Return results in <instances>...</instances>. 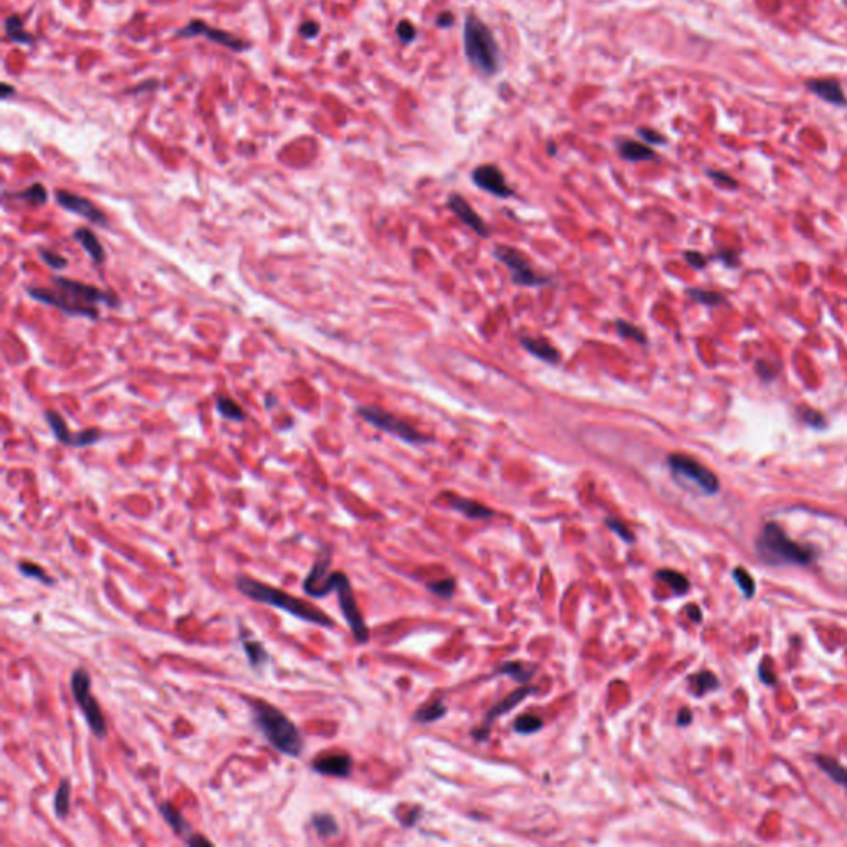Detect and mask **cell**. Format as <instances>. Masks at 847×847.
<instances>
[{"label": "cell", "mask_w": 847, "mask_h": 847, "mask_svg": "<svg viewBox=\"0 0 847 847\" xmlns=\"http://www.w3.org/2000/svg\"><path fill=\"white\" fill-rule=\"evenodd\" d=\"M331 566V555L330 553H320L318 558L313 563L310 572L303 581V591L308 596L313 597H325L335 591L338 594V604L342 613V618L346 619L350 626L352 635L359 644H366L369 640V629L364 623L357 602L352 592L351 582L347 576L341 571H330Z\"/></svg>", "instance_id": "cell-1"}, {"label": "cell", "mask_w": 847, "mask_h": 847, "mask_svg": "<svg viewBox=\"0 0 847 847\" xmlns=\"http://www.w3.org/2000/svg\"><path fill=\"white\" fill-rule=\"evenodd\" d=\"M52 283L55 290H50V288H27V293L33 300L55 306L63 313H67V315L90 318V320H98V316H100L96 308L100 303L108 306H117V298L115 295L93 285L70 280V278L65 277H53Z\"/></svg>", "instance_id": "cell-2"}, {"label": "cell", "mask_w": 847, "mask_h": 847, "mask_svg": "<svg viewBox=\"0 0 847 847\" xmlns=\"http://www.w3.org/2000/svg\"><path fill=\"white\" fill-rule=\"evenodd\" d=\"M235 586H237V589L242 592L243 596H247L248 599L260 602V604L272 606V608L282 609L285 611V613L292 614L293 618L305 621V623L316 624L320 626V628H335V621L328 614L323 613V611L318 609L316 606H313L311 602L288 594L287 591L278 589V587L268 586L265 582L255 580V577L238 575L235 577Z\"/></svg>", "instance_id": "cell-3"}, {"label": "cell", "mask_w": 847, "mask_h": 847, "mask_svg": "<svg viewBox=\"0 0 847 847\" xmlns=\"http://www.w3.org/2000/svg\"><path fill=\"white\" fill-rule=\"evenodd\" d=\"M253 722L265 737V740L285 756L300 758L305 748L301 732L292 718H288L280 708L262 698H248Z\"/></svg>", "instance_id": "cell-4"}, {"label": "cell", "mask_w": 847, "mask_h": 847, "mask_svg": "<svg viewBox=\"0 0 847 847\" xmlns=\"http://www.w3.org/2000/svg\"><path fill=\"white\" fill-rule=\"evenodd\" d=\"M756 553L763 561L773 566H806L816 560V550L793 541L776 523H766L756 540Z\"/></svg>", "instance_id": "cell-5"}, {"label": "cell", "mask_w": 847, "mask_h": 847, "mask_svg": "<svg viewBox=\"0 0 847 847\" xmlns=\"http://www.w3.org/2000/svg\"><path fill=\"white\" fill-rule=\"evenodd\" d=\"M463 50L470 65L480 75L492 76L500 70V48L487 23L468 16L463 23Z\"/></svg>", "instance_id": "cell-6"}, {"label": "cell", "mask_w": 847, "mask_h": 847, "mask_svg": "<svg viewBox=\"0 0 847 847\" xmlns=\"http://www.w3.org/2000/svg\"><path fill=\"white\" fill-rule=\"evenodd\" d=\"M70 685L73 698H75L76 705L83 712V717H85L93 735H95L98 740L106 738V720L103 717L101 707L100 703H98L96 697L91 693V677L90 674H88V670L83 667L75 669V672L71 674Z\"/></svg>", "instance_id": "cell-7"}, {"label": "cell", "mask_w": 847, "mask_h": 847, "mask_svg": "<svg viewBox=\"0 0 847 847\" xmlns=\"http://www.w3.org/2000/svg\"><path fill=\"white\" fill-rule=\"evenodd\" d=\"M357 414H359V417L362 420H366V422L373 425V427L383 430V432H386V434H391L393 437L404 440V442H408V444L420 445V444L430 442L429 435L419 432V430L415 429L414 425H410L408 420L399 419L398 415L391 414V413H388V410H383L379 408H371V405L362 408L361 405V408H357Z\"/></svg>", "instance_id": "cell-8"}, {"label": "cell", "mask_w": 847, "mask_h": 847, "mask_svg": "<svg viewBox=\"0 0 847 847\" xmlns=\"http://www.w3.org/2000/svg\"><path fill=\"white\" fill-rule=\"evenodd\" d=\"M667 463L670 470H672L674 477L692 482V485L697 487L705 495H715L720 490L717 475L693 457H688V455L684 454H672L669 455Z\"/></svg>", "instance_id": "cell-9"}, {"label": "cell", "mask_w": 847, "mask_h": 847, "mask_svg": "<svg viewBox=\"0 0 847 847\" xmlns=\"http://www.w3.org/2000/svg\"><path fill=\"white\" fill-rule=\"evenodd\" d=\"M493 255L498 262H502L512 273L513 283L520 287H545L550 283V278L541 277L535 272L525 253L508 246H497Z\"/></svg>", "instance_id": "cell-10"}, {"label": "cell", "mask_w": 847, "mask_h": 847, "mask_svg": "<svg viewBox=\"0 0 847 847\" xmlns=\"http://www.w3.org/2000/svg\"><path fill=\"white\" fill-rule=\"evenodd\" d=\"M175 35L184 37V38L204 37V38H207L209 42L217 43V45H222L225 48H229V50L237 52V53L246 52L250 48V43L243 40V38L234 35V33H230V32L220 30V28L210 27L209 23H205L204 21H199V18L197 21H190L188 25L179 28V30L175 32Z\"/></svg>", "instance_id": "cell-11"}, {"label": "cell", "mask_w": 847, "mask_h": 847, "mask_svg": "<svg viewBox=\"0 0 847 847\" xmlns=\"http://www.w3.org/2000/svg\"><path fill=\"white\" fill-rule=\"evenodd\" d=\"M45 419L58 442L70 445V447H90L103 437L101 430L98 429H86L80 434H71V430L68 429L67 422L57 410H47Z\"/></svg>", "instance_id": "cell-12"}, {"label": "cell", "mask_w": 847, "mask_h": 847, "mask_svg": "<svg viewBox=\"0 0 847 847\" xmlns=\"http://www.w3.org/2000/svg\"><path fill=\"white\" fill-rule=\"evenodd\" d=\"M472 180L477 188L500 199H508L513 195V189L507 184L505 175L495 164H482L475 168Z\"/></svg>", "instance_id": "cell-13"}, {"label": "cell", "mask_w": 847, "mask_h": 847, "mask_svg": "<svg viewBox=\"0 0 847 847\" xmlns=\"http://www.w3.org/2000/svg\"><path fill=\"white\" fill-rule=\"evenodd\" d=\"M55 197H57V202L60 204L63 209L68 210V212L81 215V217H85L86 220H90V222H93V224L100 225V227H106L108 225L106 214L103 212L100 207H96V205L93 204L91 200H88L86 197H81V195L68 192V190H57Z\"/></svg>", "instance_id": "cell-14"}, {"label": "cell", "mask_w": 847, "mask_h": 847, "mask_svg": "<svg viewBox=\"0 0 847 847\" xmlns=\"http://www.w3.org/2000/svg\"><path fill=\"white\" fill-rule=\"evenodd\" d=\"M533 692H535V688L528 687V685H525V687L517 688L515 692H512L510 695H508V697L503 698L502 702H498L495 705V707L488 710V713L485 715V722H483L482 727L477 728V730H473V733H472L473 738H477L478 742H485L487 738L490 737L492 723L495 722V718L502 717V715H505V713L510 712V710L515 708L517 705H520L526 697H530V695Z\"/></svg>", "instance_id": "cell-15"}, {"label": "cell", "mask_w": 847, "mask_h": 847, "mask_svg": "<svg viewBox=\"0 0 847 847\" xmlns=\"http://www.w3.org/2000/svg\"><path fill=\"white\" fill-rule=\"evenodd\" d=\"M311 770L323 776L347 778L352 771V758L347 753H325L313 760Z\"/></svg>", "instance_id": "cell-16"}, {"label": "cell", "mask_w": 847, "mask_h": 847, "mask_svg": "<svg viewBox=\"0 0 847 847\" xmlns=\"http://www.w3.org/2000/svg\"><path fill=\"white\" fill-rule=\"evenodd\" d=\"M447 205H449V209L452 210V212L460 219V222H463L467 227L472 229L475 234H478L480 237H488V235H490L488 225L483 222V219L480 217L477 212H475L472 205H470L467 200L462 197V195L452 194L447 200Z\"/></svg>", "instance_id": "cell-17"}, {"label": "cell", "mask_w": 847, "mask_h": 847, "mask_svg": "<svg viewBox=\"0 0 847 847\" xmlns=\"http://www.w3.org/2000/svg\"><path fill=\"white\" fill-rule=\"evenodd\" d=\"M806 86L809 88V90L817 95L822 100L827 101V103H832V105H846V96H844V91H842L841 88V83L837 80H832V78H826V80H809L806 83Z\"/></svg>", "instance_id": "cell-18"}, {"label": "cell", "mask_w": 847, "mask_h": 847, "mask_svg": "<svg viewBox=\"0 0 847 847\" xmlns=\"http://www.w3.org/2000/svg\"><path fill=\"white\" fill-rule=\"evenodd\" d=\"M522 346L525 350L538 357L540 361H545L548 364H558L561 362V352L551 345L550 341L543 340V338H522Z\"/></svg>", "instance_id": "cell-19"}, {"label": "cell", "mask_w": 847, "mask_h": 847, "mask_svg": "<svg viewBox=\"0 0 847 847\" xmlns=\"http://www.w3.org/2000/svg\"><path fill=\"white\" fill-rule=\"evenodd\" d=\"M159 812H161V814H163L164 821L168 822V826L171 827V829L174 831V834L179 836V837H183L184 842L188 841L189 837L194 834L192 827H190L188 819H185L183 812H180L178 809V807H175L173 805V802H169V801L161 802Z\"/></svg>", "instance_id": "cell-20"}, {"label": "cell", "mask_w": 847, "mask_h": 847, "mask_svg": "<svg viewBox=\"0 0 847 847\" xmlns=\"http://www.w3.org/2000/svg\"><path fill=\"white\" fill-rule=\"evenodd\" d=\"M618 151L619 156L630 163H643V161H652L655 159L654 149L644 143H638L633 139H621L618 141Z\"/></svg>", "instance_id": "cell-21"}, {"label": "cell", "mask_w": 847, "mask_h": 847, "mask_svg": "<svg viewBox=\"0 0 847 847\" xmlns=\"http://www.w3.org/2000/svg\"><path fill=\"white\" fill-rule=\"evenodd\" d=\"M449 505L452 507L454 510L460 512L467 518H472V520H485V518L493 517L492 508L482 505V503H478V502L468 500V498L450 497Z\"/></svg>", "instance_id": "cell-22"}, {"label": "cell", "mask_w": 847, "mask_h": 847, "mask_svg": "<svg viewBox=\"0 0 847 847\" xmlns=\"http://www.w3.org/2000/svg\"><path fill=\"white\" fill-rule=\"evenodd\" d=\"M73 237H75V240H78V242L81 243V247L85 248V252L90 255L93 262L98 263V265L105 262V257H106L105 248H103L101 242L98 240L96 235L93 234L90 229H85V227L76 229L75 232H73Z\"/></svg>", "instance_id": "cell-23"}, {"label": "cell", "mask_w": 847, "mask_h": 847, "mask_svg": "<svg viewBox=\"0 0 847 847\" xmlns=\"http://www.w3.org/2000/svg\"><path fill=\"white\" fill-rule=\"evenodd\" d=\"M240 644H242V649L247 655L250 667L260 669L262 665L267 664L268 652L262 643L252 638H246V635H240Z\"/></svg>", "instance_id": "cell-24"}, {"label": "cell", "mask_w": 847, "mask_h": 847, "mask_svg": "<svg viewBox=\"0 0 847 847\" xmlns=\"http://www.w3.org/2000/svg\"><path fill=\"white\" fill-rule=\"evenodd\" d=\"M70 800H71V781L68 778H62L60 785L55 791L53 797V812L58 819H65L70 812Z\"/></svg>", "instance_id": "cell-25"}, {"label": "cell", "mask_w": 847, "mask_h": 847, "mask_svg": "<svg viewBox=\"0 0 847 847\" xmlns=\"http://www.w3.org/2000/svg\"><path fill=\"white\" fill-rule=\"evenodd\" d=\"M816 763L821 771H824L836 785H839L847 790V768L842 766L839 761L832 760L829 756H816Z\"/></svg>", "instance_id": "cell-26"}, {"label": "cell", "mask_w": 847, "mask_h": 847, "mask_svg": "<svg viewBox=\"0 0 847 847\" xmlns=\"http://www.w3.org/2000/svg\"><path fill=\"white\" fill-rule=\"evenodd\" d=\"M311 827L321 839L338 836V832H340V826H338L335 816H331L330 812H316V814H313Z\"/></svg>", "instance_id": "cell-27"}, {"label": "cell", "mask_w": 847, "mask_h": 847, "mask_svg": "<svg viewBox=\"0 0 847 847\" xmlns=\"http://www.w3.org/2000/svg\"><path fill=\"white\" fill-rule=\"evenodd\" d=\"M6 33L7 38L13 43H22V45H32L33 37L23 28V21L17 13L7 17L6 21Z\"/></svg>", "instance_id": "cell-28"}, {"label": "cell", "mask_w": 847, "mask_h": 847, "mask_svg": "<svg viewBox=\"0 0 847 847\" xmlns=\"http://www.w3.org/2000/svg\"><path fill=\"white\" fill-rule=\"evenodd\" d=\"M535 670H536V667L533 664H525V662H518V660H513V662H505L502 667H498L497 672L508 675V677L515 679L517 682H520V684H526L528 680L533 677Z\"/></svg>", "instance_id": "cell-29"}, {"label": "cell", "mask_w": 847, "mask_h": 847, "mask_svg": "<svg viewBox=\"0 0 847 847\" xmlns=\"http://www.w3.org/2000/svg\"><path fill=\"white\" fill-rule=\"evenodd\" d=\"M655 576H657V580L664 581L677 596H684L690 589L687 577L674 570H660Z\"/></svg>", "instance_id": "cell-30"}, {"label": "cell", "mask_w": 847, "mask_h": 847, "mask_svg": "<svg viewBox=\"0 0 847 847\" xmlns=\"http://www.w3.org/2000/svg\"><path fill=\"white\" fill-rule=\"evenodd\" d=\"M690 684H692L693 693L697 695V697H702V695L710 692V690H715L718 687V679L715 677L712 672H708V670H703V672L693 674L692 677H690Z\"/></svg>", "instance_id": "cell-31"}, {"label": "cell", "mask_w": 847, "mask_h": 847, "mask_svg": "<svg viewBox=\"0 0 847 847\" xmlns=\"http://www.w3.org/2000/svg\"><path fill=\"white\" fill-rule=\"evenodd\" d=\"M217 410L220 415L230 420H246L247 414L240 405L235 403L229 396H219L217 398Z\"/></svg>", "instance_id": "cell-32"}, {"label": "cell", "mask_w": 847, "mask_h": 847, "mask_svg": "<svg viewBox=\"0 0 847 847\" xmlns=\"http://www.w3.org/2000/svg\"><path fill=\"white\" fill-rule=\"evenodd\" d=\"M616 331H618V335L624 338V340H630L638 342V345H647V336H645L644 330H640L634 323L618 320L616 321Z\"/></svg>", "instance_id": "cell-33"}, {"label": "cell", "mask_w": 847, "mask_h": 847, "mask_svg": "<svg viewBox=\"0 0 847 847\" xmlns=\"http://www.w3.org/2000/svg\"><path fill=\"white\" fill-rule=\"evenodd\" d=\"M541 728H543V718L538 717V715H531V713L522 715V717H518L515 720V723H513V730H515L517 733H522V735H531V733L540 732Z\"/></svg>", "instance_id": "cell-34"}, {"label": "cell", "mask_w": 847, "mask_h": 847, "mask_svg": "<svg viewBox=\"0 0 847 847\" xmlns=\"http://www.w3.org/2000/svg\"><path fill=\"white\" fill-rule=\"evenodd\" d=\"M13 197L18 200H25V202L33 204V205H42L48 200V192H47L45 185L37 183V184H32L30 188H27L25 190H22V192H17Z\"/></svg>", "instance_id": "cell-35"}, {"label": "cell", "mask_w": 847, "mask_h": 847, "mask_svg": "<svg viewBox=\"0 0 847 847\" xmlns=\"http://www.w3.org/2000/svg\"><path fill=\"white\" fill-rule=\"evenodd\" d=\"M445 713H447V707H445L442 702H432L424 705L422 708H419L417 712H415V720H419L420 723H430L442 718Z\"/></svg>", "instance_id": "cell-36"}, {"label": "cell", "mask_w": 847, "mask_h": 847, "mask_svg": "<svg viewBox=\"0 0 847 847\" xmlns=\"http://www.w3.org/2000/svg\"><path fill=\"white\" fill-rule=\"evenodd\" d=\"M687 293L693 301H698V303H702V305H707V306H718V305H722V303H725V296L720 295V293H717V292L700 290V288H690Z\"/></svg>", "instance_id": "cell-37"}, {"label": "cell", "mask_w": 847, "mask_h": 847, "mask_svg": "<svg viewBox=\"0 0 847 847\" xmlns=\"http://www.w3.org/2000/svg\"><path fill=\"white\" fill-rule=\"evenodd\" d=\"M18 571H21V575H23L25 577L37 580V581L43 582V584H53V580L47 575L45 570H42L40 566L33 565V563H30V561L18 563Z\"/></svg>", "instance_id": "cell-38"}, {"label": "cell", "mask_w": 847, "mask_h": 847, "mask_svg": "<svg viewBox=\"0 0 847 847\" xmlns=\"http://www.w3.org/2000/svg\"><path fill=\"white\" fill-rule=\"evenodd\" d=\"M733 577H735L737 584L740 589L743 591V594L747 597H751L755 594V580L750 576V572H748L745 567H735V571H733Z\"/></svg>", "instance_id": "cell-39"}, {"label": "cell", "mask_w": 847, "mask_h": 847, "mask_svg": "<svg viewBox=\"0 0 847 847\" xmlns=\"http://www.w3.org/2000/svg\"><path fill=\"white\" fill-rule=\"evenodd\" d=\"M604 523H606V525H608V526L611 528V530H613V531L616 533V535H618V536H619L621 540H623V541L629 543V545H630V543H634V541H635L634 533L630 531V528H629L628 525H626L624 522H621L619 518H616V517H609V518H606V522H604Z\"/></svg>", "instance_id": "cell-40"}, {"label": "cell", "mask_w": 847, "mask_h": 847, "mask_svg": "<svg viewBox=\"0 0 847 847\" xmlns=\"http://www.w3.org/2000/svg\"><path fill=\"white\" fill-rule=\"evenodd\" d=\"M427 589L432 591L434 594L439 597H452V594L455 592V580H452V577H447V580L429 582Z\"/></svg>", "instance_id": "cell-41"}, {"label": "cell", "mask_w": 847, "mask_h": 847, "mask_svg": "<svg viewBox=\"0 0 847 847\" xmlns=\"http://www.w3.org/2000/svg\"><path fill=\"white\" fill-rule=\"evenodd\" d=\"M800 415H801V419L805 420V422L807 425H811V427H814V429L826 427L824 415H822L821 413H817V410H814V409H811V408H801L800 409Z\"/></svg>", "instance_id": "cell-42"}, {"label": "cell", "mask_w": 847, "mask_h": 847, "mask_svg": "<svg viewBox=\"0 0 847 847\" xmlns=\"http://www.w3.org/2000/svg\"><path fill=\"white\" fill-rule=\"evenodd\" d=\"M40 258L43 262L47 263L48 267H52L53 270H63V268L67 267V258H63L60 253L53 252V250H48V248H40Z\"/></svg>", "instance_id": "cell-43"}, {"label": "cell", "mask_w": 847, "mask_h": 847, "mask_svg": "<svg viewBox=\"0 0 847 847\" xmlns=\"http://www.w3.org/2000/svg\"><path fill=\"white\" fill-rule=\"evenodd\" d=\"M756 373L763 381H773L778 376V373H780V368L770 361L760 359L756 362Z\"/></svg>", "instance_id": "cell-44"}, {"label": "cell", "mask_w": 847, "mask_h": 847, "mask_svg": "<svg viewBox=\"0 0 847 847\" xmlns=\"http://www.w3.org/2000/svg\"><path fill=\"white\" fill-rule=\"evenodd\" d=\"M396 33H398V37L404 43H410L417 37V30H415V27L409 21H401L398 23V28H396Z\"/></svg>", "instance_id": "cell-45"}, {"label": "cell", "mask_w": 847, "mask_h": 847, "mask_svg": "<svg viewBox=\"0 0 847 847\" xmlns=\"http://www.w3.org/2000/svg\"><path fill=\"white\" fill-rule=\"evenodd\" d=\"M708 175L712 178L715 183L718 185H722V188H728V189H735L738 183L735 179L732 178V175H728L727 173H720V171H708Z\"/></svg>", "instance_id": "cell-46"}, {"label": "cell", "mask_w": 847, "mask_h": 847, "mask_svg": "<svg viewBox=\"0 0 847 847\" xmlns=\"http://www.w3.org/2000/svg\"><path fill=\"white\" fill-rule=\"evenodd\" d=\"M298 33L305 38V40H313L318 33H320V25L315 21H305L298 27Z\"/></svg>", "instance_id": "cell-47"}, {"label": "cell", "mask_w": 847, "mask_h": 847, "mask_svg": "<svg viewBox=\"0 0 847 847\" xmlns=\"http://www.w3.org/2000/svg\"><path fill=\"white\" fill-rule=\"evenodd\" d=\"M760 679L766 685H775L776 684L775 670H773V664H771L770 659H763V662L760 665Z\"/></svg>", "instance_id": "cell-48"}, {"label": "cell", "mask_w": 847, "mask_h": 847, "mask_svg": "<svg viewBox=\"0 0 847 847\" xmlns=\"http://www.w3.org/2000/svg\"><path fill=\"white\" fill-rule=\"evenodd\" d=\"M638 133L647 144H665V141H667L662 134L650 128H640Z\"/></svg>", "instance_id": "cell-49"}, {"label": "cell", "mask_w": 847, "mask_h": 847, "mask_svg": "<svg viewBox=\"0 0 847 847\" xmlns=\"http://www.w3.org/2000/svg\"><path fill=\"white\" fill-rule=\"evenodd\" d=\"M684 257H685V260H687L688 265L693 267V268H697V270H700V268H703L705 265H707V262H708L707 257L702 255V253H700V252H695V250L685 252Z\"/></svg>", "instance_id": "cell-50"}, {"label": "cell", "mask_w": 847, "mask_h": 847, "mask_svg": "<svg viewBox=\"0 0 847 847\" xmlns=\"http://www.w3.org/2000/svg\"><path fill=\"white\" fill-rule=\"evenodd\" d=\"M718 260H722L725 265L728 267H737L738 265V253L737 252H732V250H725V252H720L717 255Z\"/></svg>", "instance_id": "cell-51"}, {"label": "cell", "mask_w": 847, "mask_h": 847, "mask_svg": "<svg viewBox=\"0 0 847 847\" xmlns=\"http://www.w3.org/2000/svg\"><path fill=\"white\" fill-rule=\"evenodd\" d=\"M692 712H690L688 708H682L677 715V725L679 727H687V725L692 723Z\"/></svg>", "instance_id": "cell-52"}, {"label": "cell", "mask_w": 847, "mask_h": 847, "mask_svg": "<svg viewBox=\"0 0 847 847\" xmlns=\"http://www.w3.org/2000/svg\"><path fill=\"white\" fill-rule=\"evenodd\" d=\"M454 21H455V18H454L452 13H450V12H442L439 16V18H437V25L449 28V27L454 25Z\"/></svg>", "instance_id": "cell-53"}, {"label": "cell", "mask_w": 847, "mask_h": 847, "mask_svg": "<svg viewBox=\"0 0 847 847\" xmlns=\"http://www.w3.org/2000/svg\"><path fill=\"white\" fill-rule=\"evenodd\" d=\"M687 614H688V618L693 621V623H700V621H702V613H700L698 606H695V604L687 606Z\"/></svg>", "instance_id": "cell-54"}, {"label": "cell", "mask_w": 847, "mask_h": 847, "mask_svg": "<svg viewBox=\"0 0 847 847\" xmlns=\"http://www.w3.org/2000/svg\"><path fill=\"white\" fill-rule=\"evenodd\" d=\"M185 844H188V846H195V844H207V846H210V844H212V842H210L209 839H205V837H202L200 834H192V836L189 837L188 841H185Z\"/></svg>", "instance_id": "cell-55"}, {"label": "cell", "mask_w": 847, "mask_h": 847, "mask_svg": "<svg viewBox=\"0 0 847 847\" xmlns=\"http://www.w3.org/2000/svg\"><path fill=\"white\" fill-rule=\"evenodd\" d=\"M0 90H2V100H7V98L16 95V88H13L12 85H8V83H2Z\"/></svg>", "instance_id": "cell-56"}]
</instances>
